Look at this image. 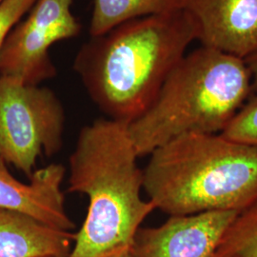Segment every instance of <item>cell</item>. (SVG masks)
Instances as JSON below:
<instances>
[{
    "instance_id": "30bf717a",
    "label": "cell",
    "mask_w": 257,
    "mask_h": 257,
    "mask_svg": "<svg viewBox=\"0 0 257 257\" xmlns=\"http://www.w3.org/2000/svg\"><path fill=\"white\" fill-rule=\"evenodd\" d=\"M75 233L0 209V257H69Z\"/></svg>"
},
{
    "instance_id": "2e32d148",
    "label": "cell",
    "mask_w": 257,
    "mask_h": 257,
    "mask_svg": "<svg viewBox=\"0 0 257 257\" xmlns=\"http://www.w3.org/2000/svg\"><path fill=\"white\" fill-rule=\"evenodd\" d=\"M108 257H134L132 254V251L131 249H125V250H122L119 252H116L114 254H111L110 256Z\"/></svg>"
},
{
    "instance_id": "3957f363",
    "label": "cell",
    "mask_w": 257,
    "mask_h": 257,
    "mask_svg": "<svg viewBox=\"0 0 257 257\" xmlns=\"http://www.w3.org/2000/svg\"><path fill=\"white\" fill-rule=\"evenodd\" d=\"M149 200L171 215L240 211L257 201V147L221 134H185L150 155Z\"/></svg>"
},
{
    "instance_id": "e0dca14e",
    "label": "cell",
    "mask_w": 257,
    "mask_h": 257,
    "mask_svg": "<svg viewBox=\"0 0 257 257\" xmlns=\"http://www.w3.org/2000/svg\"><path fill=\"white\" fill-rule=\"evenodd\" d=\"M2 1H3V0H0V4H1V2H2Z\"/></svg>"
},
{
    "instance_id": "7a4b0ae2",
    "label": "cell",
    "mask_w": 257,
    "mask_h": 257,
    "mask_svg": "<svg viewBox=\"0 0 257 257\" xmlns=\"http://www.w3.org/2000/svg\"><path fill=\"white\" fill-rule=\"evenodd\" d=\"M126 122L99 118L83 127L70 156L68 190L88 197L69 257H108L131 249L156 207L143 200V171Z\"/></svg>"
},
{
    "instance_id": "6da1fadb",
    "label": "cell",
    "mask_w": 257,
    "mask_h": 257,
    "mask_svg": "<svg viewBox=\"0 0 257 257\" xmlns=\"http://www.w3.org/2000/svg\"><path fill=\"white\" fill-rule=\"evenodd\" d=\"M195 40L197 28L184 9L135 19L91 37L74 70L107 118L130 124L150 108Z\"/></svg>"
},
{
    "instance_id": "277c9868",
    "label": "cell",
    "mask_w": 257,
    "mask_h": 257,
    "mask_svg": "<svg viewBox=\"0 0 257 257\" xmlns=\"http://www.w3.org/2000/svg\"><path fill=\"white\" fill-rule=\"evenodd\" d=\"M252 94L243 59L200 46L169 74L128 132L138 157L185 134H221Z\"/></svg>"
},
{
    "instance_id": "5bb4252c",
    "label": "cell",
    "mask_w": 257,
    "mask_h": 257,
    "mask_svg": "<svg viewBox=\"0 0 257 257\" xmlns=\"http://www.w3.org/2000/svg\"><path fill=\"white\" fill-rule=\"evenodd\" d=\"M37 0H3L0 4V53L10 34Z\"/></svg>"
},
{
    "instance_id": "52a82bcc",
    "label": "cell",
    "mask_w": 257,
    "mask_h": 257,
    "mask_svg": "<svg viewBox=\"0 0 257 257\" xmlns=\"http://www.w3.org/2000/svg\"><path fill=\"white\" fill-rule=\"evenodd\" d=\"M236 211L171 215L162 225L140 228L131 248L134 257H213Z\"/></svg>"
},
{
    "instance_id": "ba28073f",
    "label": "cell",
    "mask_w": 257,
    "mask_h": 257,
    "mask_svg": "<svg viewBox=\"0 0 257 257\" xmlns=\"http://www.w3.org/2000/svg\"><path fill=\"white\" fill-rule=\"evenodd\" d=\"M201 46L246 60L257 55V0H184Z\"/></svg>"
},
{
    "instance_id": "5b68a950",
    "label": "cell",
    "mask_w": 257,
    "mask_h": 257,
    "mask_svg": "<svg viewBox=\"0 0 257 257\" xmlns=\"http://www.w3.org/2000/svg\"><path fill=\"white\" fill-rule=\"evenodd\" d=\"M64 108L55 92L0 75V157L30 179L42 156L62 147Z\"/></svg>"
},
{
    "instance_id": "4fadbf2b",
    "label": "cell",
    "mask_w": 257,
    "mask_h": 257,
    "mask_svg": "<svg viewBox=\"0 0 257 257\" xmlns=\"http://www.w3.org/2000/svg\"><path fill=\"white\" fill-rule=\"evenodd\" d=\"M221 135L230 140L257 147V93H252Z\"/></svg>"
},
{
    "instance_id": "7c38bea8",
    "label": "cell",
    "mask_w": 257,
    "mask_h": 257,
    "mask_svg": "<svg viewBox=\"0 0 257 257\" xmlns=\"http://www.w3.org/2000/svg\"><path fill=\"white\" fill-rule=\"evenodd\" d=\"M213 257H257V201L236 215Z\"/></svg>"
},
{
    "instance_id": "9c48e42d",
    "label": "cell",
    "mask_w": 257,
    "mask_h": 257,
    "mask_svg": "<svg viewBox=\"0 0 257 257\" xmlns=\"http://www.w3.org/2000/svg\"><path fill=\"white\" fill-rule=\"evenodd\" d=\"M6 164L0 157V209L24 213L55 229L74 230L61 189L66 173L63 166L37 169L30 183H23L11 175Z\"/></svg>"
},
{
    "instance_id": "8992f818",
    "label": "cell",
    "mask_w": 257,
    "mask_h": 257,
    "mask_svg": "<svg viewBox=\"0 0 257 257\" xmlns=\"http://www.w3.org/2000/svg\"><path fill=\"white\" fill-rule=\"evenodd\" d=\"M74 0H37L28 17L20 20L0 53V75L29 85L54 77L55 66L50 49L77 37L82 26L72 11Z\"/></svg>"
},
{
    "instance_id": "8fae6325",
    "label": "cell",
    "mask_w": 257,
    "mask_h": 257,
    "mask_svg": "<svg viewBox=\"0 0 257 257\" xmlns=\"http://www.w3.org/2000/svg\"><path fill=\"white\" fill-rule=\"evenodd\" d=\"M183 7L184 0H93L90 35L100 37L128 21Z\"/></svg>"
},
{
    "instance_id": "9a60e30c",
    "label": "cell",
    "mask_w": 257,
    "mask_h": 257,
    "mask_svg": "<svg viewBox=\"0 0 257 257\" xmlns=\"http://www.w3.org/2000/svg\"><path fill=\"white\" fill-rule=\"evenodd\" d=\"M244 61L247 65L250 75L252 93H257V55H252Z\"/></svg>"
}]
</instances>
